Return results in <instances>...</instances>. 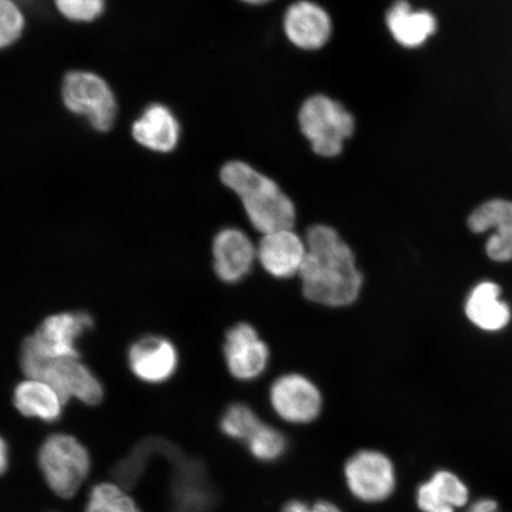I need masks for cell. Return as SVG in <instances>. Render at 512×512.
I'll return each mask as SVG.
<instances>
[{
    "mask_svg": "<svg viewBox=\"0 0 512 512\" xmlns=\"http://www.w3.org/2000/svg\"><path fill=\"white\" fill-rule=\"evenodd\" d=\"M306 258L298 277L310 302L342 309L360 298L363 274L351 247L335 228L315 224L305 235Z\"/></svg>",
    "mask_w": 512,
    "mask_h": 512,
    "instance_id": "1",
    "label": "cell"
},
{
    "mask_svg": "<svg viewBox=\"0 0 512 512\" xmlns=\"http://www.w3.org/2000/svg\"><path fill=\"white\" fill-rule=\"evenodd\" d=\"M223 185L240 197L249 222L262 235L291 229L296 223V207L270 177L238 160L220 170Z\"/></svg>",
    "mask_w": 512,
    "mask_h": 512,
    "instance_id": "2",
    "label": "cell"
},
{
    "mask_svg": "<svg viewBox=\"0 0 512 512\" xmlns=\"http://www.w3.org/2000/svg\"><path fill=\"white\" fill-rule=\"evenodd\" d=\"M19 364L25 376L48 382L67 402L76 399L85 405L96 406L104 399V386L80 358L43 356L24 339Z\"/></svg>",
    "mask_w": 512,
    "mask_h": 512,
    "instance_id": "3",
    "label": "cell"
},
{
    "mask_svg": "<svg viewBox=\"0 0 512 512\" xmlns=\"http://www.w3.org/2000/svg\"><path fill=\"white\" fill-rule=\"evenodd\" d=\"M38 466L56 496L78 494L91 472V456L78 439L66 433L51 434L38 451Z\"/></svg>",
    "mask_w": 512,
    "mask_h": 512,
    "instance_id": "4",
    "label": "cell"
},
{
    "mask_svg": "<svg viewBox=\"0 0 512 512\" xmlns=\"http://www.w3.org/2000/svg\"><path fill=\"white\" fill-rule=\"evenodd\" d=\"M62 101L68 112L86 120L95 131H111L117 123V96L99 74L87 70L67 73L62 83Z\"/></svg>",
    "mask_w": 512,
    "mask_h": 512,
    "instance_id": "5",
    "label": "cell"
},
{
    "mask_svg": "<svg viewBox=\"0 0 512 512\" xmlns=\"http://www.w3.org/2000/svg\"><path fill=\"white\" fill-rule=\"evenodd\" d=\"M299 125L317 155L332 158L341 155L344 140L354 134L355 119L341 102L326 95L305 101L299 112Z\"/></svg>",
    "mask_w": 512,
    "mask_h": 512,
    "instance_id": "6",
    "label": "cell"
},
{
    "mask_svg": "<svg viewBox=\"0 0 512 512\" xmlns=\"http://www.w3.org/2000/svg\"><path fill=\"white\" fill-rule=\"evenodd\" d=\"M270 403L281 420L288 424L304 425L315 421L322 412L323 395L309 377L287 373L273 381Z\"/></svg>",
    "mask_w": 512,
    "mask_h": 512,
    "instance_id": "7",
    "label": "cell"
},
{
    "mask_svg": "<svg viewBox=\"0 0 512 512\" xmlns=\"http://www.w3.org/2000/svg\"><path fill=\"white\" fill-rule=\"evenodd\" d=\"M344 476L351 494L366 503L386 501L396 485L394 465L379 451L354 454L345 464Z\"/></svg>",
    "mask_w": 512,
    "mask_h": 512,
    "instance_id": "8",
    "label": "cell"
},
{
    "mask_svg": "<svg viewBox=\"0 0 512 512\" xmlns=\"http://www.w3.org/2000/svg\"><path fill=\"white\" fill-rule=\"evenodd\" d=\"M93 326L94 319L86 311L55 313L44 319L27 341L46 357L79 358L80 338Z\"/></svg>",
    "mask_w": 512,
    "mask_h": 512,
    "instance_id": "9",
    "label": "cell"
},
{
    "mask_svg": "<svg viewBox=\"0 0 512 512\" xmlns=\"http://www.w3.org/2000/svg\"><path fill=\"white\" fill-rule=\"evenodd\" d=\"M223 355L230 375L242 382L259 379L270 363V348L248 323L236 324L228 330Z\"/></svg>",
    "mask_w": 512,
    "mask_h": 512,
    "instance_id": "10",
    "label": "cell"
},
{
    "mask_svg": "<svg viewBox=\"0 0 512 512\" xmlns=\"http://www.w3.org/2000/svg\"><path fill=\"white\" fill-rule=\"evenodd\" d=\"M213 260L217 278L224 284H239L258 262L255 243L239 228H223L213 241Z\"/></svg>",
    "mask_w": 512,
    "mask_h": 512,
    "instance_id": "11",
    "label": "cell"
},
{
    "mask_svg": "<svg viewBox=\"0 0 512 512\" xmlns=\"http://www.w3.org/2000/svg\"><path fill=\"white\" fill-rule=\"evenodd\" d=\"M307 253L305 239L293 228L262 235L256 246L258 264L279 280L298 277Z\"/></svg>",
    "mask_w": 512,
    "mask_h": 512,
    "instance_id": "12",
    "label": "cell"
},
{
    "mask_svg": "<svg viewBox=\"0 0 512 512\" xmlns=\"http://www.w3.org/2000/svg\"><path fill=\"white\" fill-rule=\"evenodd\" d=\"M128 366L140 381L158 384L171 379L179 364L175 344L164 337L145 336L131 345Z\"/></svg>",
    "mask_w": 512,
    "mask_h": 512,
    "instance_id": "13",
    "label": "cell"
},
{
    "mask_svg": "<svg viewBox=\"0 0 512 512\" xmlns=\"http://www.w3.org/2000/svg\"><path fill=\"white\" fill-rule=\"evenodd\" d=\"M131 132L134 142L156 155H170L182 139V125L176 114L159 102L145 108L134 120Z\"/></svg>",
    "mask_w": 512,
    "mask_h": 512,
    "instance_id": "14",
    "label": "cell"
},
{
    "mask_svg": "<svg viewBox=\"0 0 512 512\" xmlns=\"http://www.w3.org/2000/svg\"><path fill=\"white\" fill-rule=\"evenodd\" d=\"M284 28L288 40L305 50L323 48L330 40L331 18L323 8L309 0H299L287 9Z\"/></svg>",
    "mask_w": 512,
    "mask_h": 512,
    "instance_id": "15",
    "label": "cell"
},
{
    "mask_svg": "<svg viewBox=\"0 0 512 512\" xmlns=\"http://www.w3.org/2000/svg\"><path fill=\"white\" fill-rule=\"evenodd\" d=\"M469 227L473 233L495 230L486 243V252L492 260L505 262L512 260V202L491 200L478 207L469 217Z\"/></svg>",
    "mask_w": 512,
    "mask_h": 512,
    "instance_id": "16",
    "label": "cell"
},
{
    "mask_svg": "<svg viewBox=\"0 0 512 512\" xmlns=\"http://www.w3.org/2000/svg\"><path fill=\"white\" fill-rule=\"evenodd\" d=\"M386 22L394 40L405 48L424 46L437 31V19L427 10H414L407 0H396Z\"/></svg>",
    "mask_w": 512,
    "mask_h": 512,
    "instance_id": "17",
    "label": "cell"
},
{
    "mask_svg": "<svg viewBox=\"0 0 512 512\" xmlns=\"http://www.w3.org/2000/svg\"><path fill=\"white\" fill-rule=\"evenodd\" d=\"M14 405L27 418L55 422L61 418L67 400L48 382L27 377L14 390Z\"/></svg>",
    "mask_w": 512,
    "mask_h": 512,
    "instance_id": "18",
    "label": "cell"
},
{
    "mask_svg": "<svg viewBox=\"0 0 512 512\" xmlns=\"http://www.w3.org/2000/svg\"><path fill=\"white\" fill-rule=\"evenodd\" d=\"M416 497L422 512H456L469 502L470 491L457 475L443 470L420 485Z\"/></svg>",
    "mask_w": 512,
    "mask_h": 512,
    "instance_id": "19",
    "label": "cell"
},
{
    "mask_svg": "<svg viewBox=\"0 0 512 512\" xmlns=\"http://www.w3.org/2000/svg\"><path fill=\"white\" fill-rule=\"evenodd\" d=\"M501 288L494 283L479 284L470 294L466 304V315L478 328L498 331L508 325L511 313L509 306L499 299Z\"/></svg>",
    "mask_w": 512,
    "mask_h": 512,
    "instance_id": "20",
    "label": "cell"
},
{
    "mask_svg": "<svg viewBox=\"0 0 512 512\" xmlns=\"http://www.w3.org/2000/svg\"><path fill=\"white\" fill-rule=\"evenodd\" d=\"M83 512H142L134 499L117 484L100 483L89 492Z\"/></svg>",
    "mask_w": 512,
    "mask_h": 512,
    "instance_id": "21",
    "label": "cell"
},
{
    "mask_svg": "<svg viewBox=\"0 0 512 512\" xmlns=\"http://www.w3.org/2000/svg\"><path fill=\"white\" fill-rule=\"evenodd\" d=\"M245 444L254 458L265 463L283 457L287 447L284 435L265 422H261Z\"/></svg>",
    "mask_w": 512,
    "mask_h": 512,
    "instance_id": "22",
    "label": "cell"
},
{
    "mask_svg": "<svg viewBox=\"0 0 512 512\" xmlns=\"http://www.w3.org/2000/svg\"><path fill=\"white\" fill-rule=\"evenodd\" d=\"M261 422L258 414L251 407L243 403H234L222 415L220 427L228 438L246 443Z\"/></svg>",
    "mask_w": 512,
    "mask_h": 512,
    "instance_id": "23",
    "label": "cell"
},
{
    "mask_svg": "<svg viewBox=\"0 0 512 512\" xmlns=\"http://www.w3.org/2000/svg\"><path fill=\"white\" fill-rule=\"evenodd\" d=\"M27 28V16L16 0H0V51L21 40Z\"/></svg>",
    "mask_w": 512,
    "mask_h": 512,
    "instance_id": "24",
    "label": "cell"
},
{
    "mask_svg": "<svg viewBox=\"0 0 512 512\" xmlns=\"http://www.w3.org/2000/svg\"><path fill=\"white\" fill-rule=\"evenodd\" d=\"M60 16L75 24H91L105 14L107 0H54Z\"/></svg>",
    "mask_w": 512,
    "mask_h": 512,
    "instance_id": "25",
    "label": "cell"
},
{
    "mask_svg": "<svg viewBox=\"0 0 512 512\" xmlns=\"http://www.w3.org/2000/svg\"><path fill=\"white\" fill-rule=\"evenodd\" d=\"M281 512H342L334 503L320 501L313 505L292 501L287 503Z\"/></svg>",
    "mask_w": 512,
    "mask_h": 512,
    "instance_id": "26",
    "label": "cell"
},
{
    "mask_svg": "<svg viewBox=\"0 0 512 512\" xmlns=\"http://www.w3.org/2000/svg\"><path fill=\"white\" fill-rule=\"evenodd\" d=\"M467 512H501L498 509V504L494 499L483 498L479 499Z\"/></svg>",
    "mask_w": 512,
    "mask_h": 512,
    "instance_id": "27",
    "label": "cell"
},
{
    "mask_svg": "<svg viewBox=\"0 0 512 512\" xmlns=\"http://www.w3.org/2000/svg\"><path fill=\"white\" fill-rule=\"evenodd\" d=\"M10 452L9 445L5 439L0 435V476H3L9 469Z\"/></svg>",
    "mask_w": 512,
    "mask_h": 512,
    "instance_id": "28",
    "label": "cell"
},
{
    "mask_svg": "<svg viewBox=\"0 0 512 512\" xmlns=\"http://www.w3.org/2000/svg\"><path fill=\"white\" fill-rule=\"evenodd\" d=\"M242 2H245L247 4H252V5H261V4H266L268 2H271V0H242Z\"/></svg>",
    "mask_w": 512,
    "mask_h": 512,
    "instance_id": "29",
    "label": "cell"
}]
</instances>
